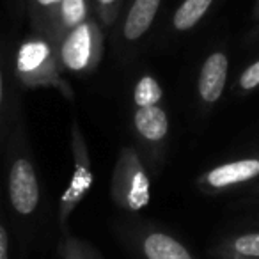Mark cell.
Returning <instances> with one entry per match:
<instances>
[{
    "label": "cell",
    "mask_w": 259,
    "mask_h": 259,
    "mask_svg": "<svg viewBox=\"0 0 259 259\" xmlns=\"http://www.w3.org/2000/svg\"><path fill=\"white\" fill-rule=\"evenodd\" d=\"M254 18L259 20V0L255 2V8H254Z\"/></svg>",
    "instance_id": "cell-21"
},
{
    "label": "cell",
    "mask_w": 259,
    "mask_h": 259,
    "mask_svg": "<svg viewBox=\"0 0 259 259\" xmlns=\"http://www.w3.org/2000/svg\"><path fill=\"white\" fill-rule=\"evenodd\" d=\"M259 87V59L255 62H252L250 66L243 69V73L238 78V89L243 93H250V91Z\"/></svg>",
    "instance_id": "cell-19"
},
{
    "label": "cell",
    "mask_w": 259,
    "mask_h": 259,
    "mask_svg": "<svg viewBox=\"0 0 259 259\" xmlns=\"http://www.w3.org/2000/svg\"><path fill=\"white\" fill-rule=\"evenodd\" d=\"M254 224H257V226H259V219H255V220H254Z\"/></svg>",
    "instance_id": "cell-23"
},
{
    "label": "cell",
    "mask_w": 259,
    "mask_h": 259,
    "mask_svg": "<svg viewBox=\"0 0 259 259\" xmlns=\"http://www.w3.org/2000/svg\"><path fill=\"white\" fill-rule=\"evenodd\" d=\"M209 255L213 259H259V229L227 234L209 248Z\"/></svg>",
    "instance_id": "cell-10"
},
{
    "label": "cell",
    "mask_w": 259,
    "mask_h": 259,
    "mask_svg": "<svg viewBox=\"0 0 259 259\" xmlns=\"http://www.w3.org/2000/svg\"><path fill=\"white\" fill-rule=\"evenodd\" d=\"M57 252L61 259H103L93 245L82 238L73 236L71 233L62 234L57 245Z\"/></svg>",
    "instance_id": "cell-15"
},
{
    "label": "cell",
    "mask_w": 259,
    "mask_h": 259,
    "mask_svg": "<svg viewBox=\"0 0 259 259\" xmlns=\"http://www.w3.org/2000/svg\"><path fill=\"white\" fill-rule=\"evenodd\" d=\"M0 259H11V255H9V231L2 219H0Z\"/></svg>",
    "instance_id": "cell-20"
},
{
    "label": "cell",
    "mask_w": 259,
    "mask_h": 259,
    "mask_svg": "<svg viewBox=\"0 0 259 259\" xmlns=\"http://www.w3.org/2000/svg\"><path fill=\"white\" fill-rule=\"evenodd\" d=\"M119 236L142 259H199L180 238L155 224H124Z\"/></svg>",
    "instance_id": "cell-6"
},
{
    "label": "cell",
    "mask_w": 259,
    "mask_h": 259,
    "mask_svg": "<svg viewBox=\"0 0 259 259\" xmlns=\"http://www.w3.org/2000/svg\"><path fill=\"white\" fill-rule=\"evenodd\" d=\"M110 197L117 208L128 213H139L151 201V180L141 153L134 146L119 151L112 170Z\"/></svg>",
    "instance_id": "cell-3"
},
{
    "label": "cell",
    "mask_w": 259,
    "mask_h": 259,
    "mask_svg": "<svg viewBox=\"0 0 259 259\" xmlns=\"http://www.w3.org/2000/svg\"><path fill=\"white\" fill-rule=\"evenodd\" d=\"M215 0H183L178 9L174 11V16L170 20V25L176 32H188L192 30L206 13L211 9Z\"/></svg>",
    "instance_id": "cell-13"
},
{
    "label": "cell",
    "mask_w": 259,
    "mask_h": 259,
    "mask_svg": "<svg viewBox=\"0 0 259 259\" xmlns=\"http://www.w3.org/2000/svg\"><path fill=\"white\" fill-rule=\"evenodd\" d=\"M252 195H255V197H259V185H255V187L252 188Z\"/></svg>",
    "instance_id": "cell-22"
},
{
    "label": "cell",
    "mask_w": 259,
    "mask_h": 259,
    "mask_svg": "<svg viewBox=\"0 0 259 259\" xmlns=\"http://www.w3.org/2000/svg\"><path fill=\"white\" fill-rule=\"evenodd\" d=\"M15 75L27 89H55L68 100L75 96L62 76L55 43L47 34L34 32L20 43L15 55Z\"/></svg>",
    "instance_id": "cell-2"
},
{
    "label": "cell",
    "mask_w": 259,
    "mask_h": 259,
    "mask_svg": "<svg viewBox=\"0 0 259 259\" xmlns=\"http://www.w3.org/2000/svg\"><path fill=\"white\" fill-rule=\"evenodd\" d=\"M134 132L137 139L151 149H158L165 144L169 135V117L162 105L148 108H135Z\"/></svg>",
    "instance_id": "cell-9"
},
{
    "label": "cell",
    "mask_w": 259,
    "mask_h": 259,
    "mask_svg": "<svg viewBox=\"0 0 259 259\" xmlns=\"http://www.w3.org/2000/svg\"><path fill=\"white\" fill-rule=\"evenodd\" d=\"M91 13H93L91 0H61V4L55 11L48 37L54 43H57L66 32L87 22L93 16Z\"/></svg>",
    "instance_id": "cell-12"
},
{
    "label": "cell",
    "mask_w": 259,
    "mask_h": 259,
    "mask_svg": "<svg viewBox=\"0 0 259 259\" xmlns=\"http://www.w3.org/2000/svg\"><path fill=\"white\" fill-rule=\"evenodd\" d=\"M255 180H259V153L211 167L195 180V185L202 194L220 195Z\"/></svg>",
    "instance_id": "cell-7"
},
{
    "label": "cell",
    "mask_w": 259,
    "mask_h": 259,
    "mask_svg": "<svg viewBox=\"0 0 259 259\" xmlns=\"http://www.w3.org/2000/svg\"><path fill=\"white\" fill-rule=\"evenodd\" d=\"M162 0H134L122 22V37L128 43L142 39L149 32Z\"/></svg>",
    "instance_id": "cell-11"
},
{
    "label": "cell",
    "mask_w": 259,
    "mask_h": 259,
    "mask_svg": "<svg viewBox=\"0 0 259 259\" xmlns=\"http://www.w3.org/2000/svg\"><path fill=\"white\" fill-rule=\"evenodd\" d=\"M69 146H71L73 155V174L69 178L68 187L61 195L57 211L59 229H61L62 234L69 233V219L75 213V209L78 208L80 202L85 199V195L89 194L94 181L89 146H87V141L76 121H73L71 128H69Z\"/></svg>",
    "instance_id": "cell-5"
},
{
    "label": "cell",
    "mask_w": 259,
    "mask_h": 259,
    "mask_svg": "<svg viewBox=\"0 0 259 259\" xmlns=\"http://www.w3.org/2000/svg\"><path fill=\"white\" fill-rule=\"evenodd\" d=\"M61 0H29V13L32 20L34 32L50 34L52 22Z\"/></svg>",
    "instance_id": "cell-16"
},
{
    "label": "cell",
    "mask_w": 259,
    "mask_h": 259,
    "mask_svg": "<svg viewBox=\"0 0 259 259\" xmlns=\"http://www.w3.org/2000/svg\"><path fill=\"white\" fill-rule=\"evenodd\" d=\"M62 71L73 75H89L103 59L105 37L100 23L91 16L82 25L66 32L55 43Z\"/></svg>",
    "instance_id": "cell-4"
},
{
    "label": "cell",
    "mask_w": 259,
    "mask_h": 259,
    "mask_svg": "<svg viewBox=\"0 0 259 259\" xmlns=\"http://www.w3.org/2000/svg\"><path fill=\"white\" fill-rule=\"evenodd\" d=\"M8 199L15 217L23 222L34 220L41 206V181L27 141L23 124L15 128L8 139Z\"/></svg>",
    "instance_id": "cell-1"
},
{
    "label": "cell",
    "mask_w": 259,
    "mask_h": 259,
    "mask_svg": "<svg viewBox=\"0 0 259 259\" xmlns=\"http://www.w3.org/2000/svg\"><path fill=\"white\" fill-rule=\"evenodd\" d=\"M9 94H8V80H6V66L0 55V146L8 144L9 139Z\"/></svg>",
    "instance_id": "cell-17"
},
{
    "label": "cell",
    "mask_w": 259,
    "mask_h": 259,
    "mask_svg": "<svg viewBox=\"0 0 259 259\" xmlns=\"http://www.w3.org/2000/svg\"><path fill=\"white\" fill-rule=\"evenodd\" d=\"M93 9L100 22L105 27H110L119 16V9H121L122 0H91Z\"/></svg>",
    "instance_id": "cell-18"
},
{
    "label": "cell",
    "mask_w": 259,
    "mask_h": 259,
    "mask_svg": "<svg viewBox=\"0 0 259 259\" xmlns=\"http://www.w3.org/2000/svg\"><path fill=\"white\" fill-rule=\"evenodd\" d=\"M163 89L160 82L151 75H144L137 80L134 87V103L135 108L156 107L162 103Z\"/></svg>",
    "instance_id": "cell-14"
},
{
    "label": "cell",
    "mask_w": 259,
    "mask_h": 259,
    "mask_svg": "<svg viewBox=\"0 0 259 259\" xmlns=\"http://www.w3.org/2000/svg\"><path fill=\"white\" fill-rule=\"evenodd\" d=\"M229 75V59L224 52H211L197 76V96L204 107L219 103Z\"/></svg>",
    "instance_id": "cell-8"
}]
</instances>
